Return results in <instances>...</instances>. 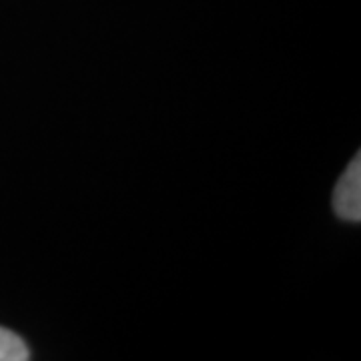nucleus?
<instances>
[{"label":"nucleus","mask_w":361,"mask_h":361,"mask_svg":"<svg viewBox=\"0 0 361 361\" xmlns=\"http://www.w3.org/2000/svg\"><path fill=\"white\" fill-rule=\"evenodd\" d=\"M30 357L28 345L23 337L11 329L0 327V361H25Z\"/></svg>","instance_id":"obj_2"},{"label":"nucleus","mask_w":361,"mask_h":361,"mask_svg":"<svg viewBox=\"0 0 361 361\" xmlns=\"http://www.w3.org/2000/svg\"><path fill=\"white\" fill-rule=\"evenodd\" d=\"M334 211L348 223L361 221V157H353L334 189Z\"/></svg>","instance_id":"obj_1"}]
</instances>
